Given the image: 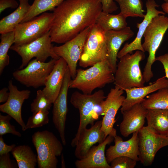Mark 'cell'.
Returning a JSON list of instances; mask_svg holds the SVG:
<instances>
[{"label": "cell", "instance_id": "5b68a950", "mask_svg": "<svg viewBox=\"0 0 168 168\" xmlns=\"http://www.w3.org/2000/svg\"><path fill=\"white\" fill-rule=\"evenodd\" d=\"M168 29V17L160 15L152 19L145 31L142 46L149 54L142 73L145 82H149L153 76L152 66L156 61V53Z\"/></svg>", "mask_w": 168, "mask_h": 168}, {"label": "cell", "instance_id": "74e56055", "mask_svg": "<svg viewBox=\"0 0 168 168\" xmlns=\"http://www.w3.org/2000/svg\"><path fill=\"white\" fill-rule=\"evenodd\" d=\"M19 5L18 3L15 0H0V13L8 8H16Z\"/></svg>", "mask_w": 168, "mask_h": 168}, {"label": "cell", "instance_id": "83f0119b", "mask_svg": "<svg viewBox=\"0 0 168 168\" xmlns=\"http://www.w3.org/2000/svg\"><path fill=\"white\" fill-rule=\"evenodd\" d=\"M64 0H34L21 23L27 21L46 11H53Z\"/></svg>", "mask_w": 168, "mask_h": 168}, {"label": "cell", "instance_id": "8992f818", "mask_svg": "<svg viewBox=\"0 0 168 168\" xmlns=\"http://www.w3.org/2000/svg\"><path fill=\"white\" fill-rule=\"evenodd\" d=\"M37 154L39 168H56L57 157L62 154L63 143L52 132L38 131L32 137Z\"/></svg>", "mask_w": 168, "mask_h": 168}, {"label": "cell", "instance_id": "7a4b0ae2", "mask_svg": "<svg viewBox=\"0 0 168 168\" xmlns=\"http://www.w3.org/2000/svg\"><path fill=\"white\" fill-rule=\"evenodd\" d=\"M106 96L102 90L90 94H85L78 91L73 92L70 102L79 112L80 121L78 128L71 145L75 147L79 136L88 125H93L101 115V104Z\"/></svg>", "mask_w": 168, "mask_h": 168}, {"label": "cell", "instance_id": "277c9868", "mask_svg": "<svg viewBox=\"0 0 168 168\" xmlns=\"http://www.w3.org/2000/svg\"><path fill=\"white\" fill-rule=\"evenodd\" d=\"M145 58L144 52L137 50L132 54H127L120 59L114 74L115 86L125 91L144 86V80L140 66Z\"/></svg>", "mask_w": 168, "mask_h": 168}, {"label": "cell", "instance_id": "e575fe53", "mask_svg": "<svg viewBox=\"0 0 168 168\" xmlns=\"http://www.w3.org/2000/svg\"><path fill=\"white\" fill-rule=\"evenodd\" d=\"M137 161L132 158L125 156L117 157L110 163L111 168H134Z\"/></svg>", "mask_w": 168, "mask_h": 168}, {"label": "cell", "instance_id": "f1b7e54d", "mask_svg": "<svg viewBox=\"0 0 168 168\" xmlns=\"http://www.w3.org/2000/svg\"><path fill=\"white\" fill-rule=\"evenodd\" d=\"M141 103L147 110H168V87L159 90L148 96Z\"/></svg>", "mask_w": 168, "mask_h": 168}, {"label": "cell", "instance_id": "603a6c76", "mask_svg": "<svg viewBox=\"0 0 168 168\" xmlns=\"http://www.w3.org/2000/svg\"><path fill=\"white\" fill-rule=\"evenodd\" d=\"M68 68L65 60L60 58L56 60L52 71L46 79L45 87L42 90L53 104L60 91Z\"/></svg>", "mask_w": 168, "mask_h": 168}, {"label": "cell", "instance_id": "ee69618b", "mask_svg": "<svg viewBox=\"0 0 168 168\" xmlns=\"http://www.w3.org/2000/svg\"><path fill=\"white\" fill-rule=\"evenodd\" d=\"M164 1H165V2H168V0H164Z\"/></svg>", "mask_w": 168, "mask_h": 168}, {"label": "cell", "instance_id": "e0dca14e", "mask_svg": "<svg viewBox=\"0 0 168 168\" xmlns=\"http://www.w3.org/2000/svg\"><path fill=\"white\" fill-rule=\"evenodd\" d=\"M134 34L130 27L119 30H110L105 32L107 52V60L114 74L117 67V58L122 44L132 37Z\"/></svg>", "mask_w": 168, "mask_h": 168}, {"label": "cell", "instance_id": "9c48e42d", "mask_svg": "<svg viewBox=\"0 0 168 168\" xmlns=\"http://www.w3.org/2000/svg\"><path fill=\"white\" fill-rule=\"evenodd\" d=\"M49 31L42 37L28 44L21 45L14 44L10 49L16 52L21 57L22 63L19 69L27 66L35 58L41 62H45L48 58L57 60L60 58L54 52Z\"/></svg>", "mask_w": 168, "mask_h": 168}, {"label": "cell", "instance_id": "6da1fadb", "mask_svg": "<svg viewBox=\"0 0 168 168\" xmlns=\"http://www.w3.org/2000/svg\"><path fill=\"white\" fill-rule=\"evenodd\" d=\"M102 11L100 0H65L53 11L52 42L64 43L95 23Z\"/></svg>", "mask_w": 168, "mask_h": 168}, {"label": "cell", "instance_id": "8fae6325", "mask_svg": "<svg viewBox=\"0 0 168 168\" xmlns=\"http://www.w3.org/2000/svg\"><path fill=\"white\" fill-rule=\"evenodd\" d=\"M139 158L144 166L151 165L157 152L168 146V137L155 132L148 126H143L138 133Z\"/></svg>", "mask_w": 168, "mask_h": 168}, {"label": "cell", "instance_id": "8d00e7d4", "mask_svg": "<svg viewBox=\"0 0 168 168\" xmlns=\"http://www.w3.org/2000/svg\"><path fill=\"white\" fill-rule=\"evenodd\" d=\"M102 4V11L111 13L116 11L118 7L114 0H100Z\"/></svg>", "mask_w": 168, "mask_h": 168}, {"label": "cell", "instance_id": "d4e9b609", "mask_svg": "<svg viewBox=\"0 0 168 168\" xmlns=\"http://www.w3.org/2000/svg\"><path fill=\"white\" fill-rule=\"evenodd\" d=\"M146 119L147 126L157 133L167 136L168 133V110H147Z\"/></svg>", "mask_w": 168, "mask_h": 168}, {"label": "cell", "instance_id": "52a82bcc", "mask_svg": "<svg viewBox=\"0 0 168 168\" xmlns=\"http://www.w3.org/2000/svg\"><path fill=\"white\" fill-rule=\"evenodd\" d=\"M105 31L96 23L91 26L79 65L86 68L107 59Z\"/></svg>", "mask_w": 168, "mask_h": 168}, {"label": "cell", "instance_id": "f6af8a7d", "mask_svg": "<svg viewBox=\"0 0 168 168\" xmlns=\"http://www.w3.org/2000/svg\"><path fill=\"white\" fill-rule=\"evenodd\" d=\"M167 136L168 137V133L167 134Z\"/></svg>", "mask_w": 168, "mask_h": 168}, {"label": "cell", "instance_id": "ba28073f", "mask_svg": "<svg viewBox=\"0 0 168 168\" xmlns=\"http://www.w3.org/2000/svg\"><path fill=\"white\" fill-rule=\"evenodd\" d=\"M53 13L44 12L26 22L19 23L15 31L14 44L21 45L42 37L51 29Z\"/></svg>", "mask_w": 168, "mask_h": 168}, {"label": "cell", "instance_id": "484cf974", "mask_svg": "<svg viewBox=\"0 0 168 168\" xmlns=\"http://www.w3.org/2000/svg\"><path fill=\"white\" fill-rule=\"evenodd\" d=\"M126 18L119 13L113 15L102 11L98 16L95 23L105 32L119 30L127 26Z\"/></svg>", "mask_w": 168, "mask_h": 168}, {"label": "cell", "instance_id": "d6986e66", "mask_svg": "<svg viewBox=\"0 0 168 168\" xmlns=\"http://www.w3.org/2000/svg\"><path fill=\"white\" fill-rule=\"evenodd\" d=\"M147 110L140 103L121 112L123 117L119 126L121 134L127 137L132 133L138 132L144 126Z\"/></svg>", "mask_w": 168, "mask_h": 168}, {"label": "cell", "instance_id": "60d3db41", "mask_svg": "<svg viewBox=\"0 0 168 168\" xmlns=\"http://www.w3.org/2000/svg\"><path fill=\"white\" fill-rule=\"evenodd\" d=\"M9 90L8 88L4 87L1 89L0 91V103L5 102L7 100L9 95V93L8 92Z\"/></svg>", "mask_w": 168, "mask_h": 168}, {"label": "cell", "instance_id": "d590c367", "mask_svg": "<svg viewBox=\"0 0 168 168\" xmlns=\"http://www.w3.org/2000/svg\"><path fill=\"white\" fill-rule=\"evenodd\" d=\"M17 166V164L10 159L9 153L0 155V168H15Z\"/></svg>", "mask_w": 168, "mask_h": 168}, {"label": "cell", "instance_id": "7402d4cb", "mask_svg": "<svg viewBox=\"0 0 168 168\" xmlns=\"http://www.w3.org/2000/svg\"><path fill=\"white\" fill-rule=\"evenodd\" d=\"M168 87V79L165 76L158 78L146 86L134 87L125 90L126 97L120 109L121 112L128 110L136 104L141 103L148 95L163 88Z\"/></svg>", "mask_w": 168, "mask_h": 168}, {"label": "cell", "instance_id": "4316f807", "mask_svg": "<svg viewBox=\"0 0 168 168\" xmlns=\"http://www.w3.org/2000/svg\"><path fill=\"white\" fill-rule=\"evenodd\" d=\"M19 168H35L37 163V155L27 145L16 146L12 151Z\"/></svg>", "mask_w": 168, "mask_h": 168}, {"label": "cell", "instance_id": "30bf717a", "mask_svg": "<svg viewBox=\"0 0 168 168\" xmlns=\"http://www.w3.org/2000/svg\"><path fill=\"white\" fill-rule=\"evenodd\" d=\"M56 60L52 58L47 62H44L34 59L25 68L14 72L13 76L16 80L27 87L36 88L44 86Z\"/></svg>", "mask_w": 168, "mask_h": 168}, {"label": "cell", "instance_id": "3957f363", "mask_svg": "<svg viewBox=\"0 0 168 168\" xmlns=\"http://www.w3.org/2000/svg\"><path fill=\"white\" fill-rule=\"evenodd\" d=\"M114 81V73L107 59L86 69H77L76 76L71 79L69 88L76 89L85 94H90Z\"/></svg>", "mask_w": 168, "mask_h": 168}, {"label": "cell", "instance_id": "4dcf8cb0", "mask_svg": "<svg viewBox=\"0 0 168 168\" xmlns=\"http://www.w3.org/2000/svg\"><path fill=\"white\" fill-rule=\"evenodd\" d=\"M0 43V74L9 63V57L7 54L9 49L14 44L15 31L1 34Z\"/></svg>", "mask_w": 168, "mask_h": 168}, {"label": "cell", "instance_id": "d6a6232c", "mask_svg": "<svg viewBox=\"0 0 168 168\" xmlns=\"http://www.w3.org/2000/svg\"><path fill=\"white\" fill-rule=\"evenodd\" d=\"M49 111H40L33 114L26 124V130L41 127L48 124L49 120Z\"/></svg>", "mask_w": 168, "mask_h": 168}, {"label": "cell", "instance_id": "ffe728a7", "mask_svg": "<svg viewBox=\"0 0 168 168\" xmlns=\"http://www.w3.org/2000/svg\"><path fill=\"white\" fill-rule=\"evenodd\" d=\"M102 120L95 122L89 128L84 129L77 140L74 155L78 159L82 158L91 148L97 143H100L106 138L101 130Z\"/></svg>", "mask_w": 168, "mask_h": 168}, {"label": "cell", "instance_id": "1f68e13d", "mask_svg": "<svg viewBox=\"0 0 168 168\" xmlns=\"http://www.w3.org/2000/svg\"><path fill=\"white\" fill-rule=\"evenodd\" d=\"M52 104L42 90H39L37 91L36 98L30 104L31 111L33 114L40 111H49Z\"/></svg>", "mask_w": 168, "mask_h": 168}, {"label": "cell", "instance_id": "ac0fdd59", "mask_svg": "<svg viewBox=\"0 0 168 168\" xmlns=\"http://www.w3.org/2000/svg\"><path fill=\"white\" fill-rule=\"evenodd\" d=\"M138 132L133 133L132 137L126 141L117 135L114 137V144L106 150L105 156L109 164L115 158L121 156L130 157L137 162L139 158Z\"/></svg>", "mask_w": 168, "mask_h": 168}, {"label": "cell", "instance_id": "f35d334b", "mask_svg": "<svg viewBox=\"0 0 168 168\" xmlns=\"http://www.w3.org/2000/svg\"><path fill=\"white\" fill-rule=\"evenodd\" d=\"M16 146L15 144L9 145L6 144L2 136H0V155L9 153L12 152Z\"/></svg>", "mask_w": 168, "mask_h": 168}, {"label": "cell", "instance_id": "f546056e", "mask_svg": "<svg viewBox=\"0 0 168 168\" xmlns=\"http://www.w3.org/2000/svg\"><path fill=\"white\" fill-rule=\"evenodd\" d=\"M119 4L120 14L126 18L129 17L143 18L145 16L141 0H114Z\"/></svg>", "mask_w": 168, "mask_h": 168}, {"label": "cell", "instance_id": "7c38bea8", "mask_svg": "<svg viewBox=\"0 0 168 168\" xmlns=\"http://www.w3.org/2000/svg\"><path fill=\"white\" fill-rule=\"evenodd\" d=\"M91 26L86 28L75 37L63 44L54 46L55 53L59 58L63 59L66 62L72 79L76 76L77 63L82 53Z\"/></svg>", "mask_w": 168, "mask_h": 168}, {"label": "cell", "instance_id": "cb8c5ba5", "mask_svg": "<svg viewBox=\"0 0 168 168\" xmlns=\"http://www.w3.org/2000/svg\"><path fill=\"white\" fill-rule=\"evenodd\" d=\"M18 7L13 12L0 21L1 34L14 31L17 26L21 23L27 13L31 5L28 0H19Z\"/></svg>", "mask_w": 168, "mask_h": 168}, {"label": "cell", "instance_id": "9a60e30c", "mask_svg": "<svg viewBox=\"0 0 168 168\" xmlns=\"http://www.w3.org/2000/svg\"><path fill=\"white\" fill-rule=\"evenodd\" d=\"M9 95L6 102L0 105V111L14 119L21 126L22 130H26V124L21 115L22 105L29 97L31 92L29 90L20 91L13 84L12 80L8 82Z\"/></svg>", "mask_w": 168, "mask_h": 168}, {"label": "cell", "instance_id": "ab89813d", "mask_svg": "<svg viewBox=\"0 0 168 168\" xmlns=\"http://www.w3.org/2000/svg\"><path fill=\"white\" fill-rule=\"evenodd\" d=\"M156 60L160 62L163 65L165 77L168 79V53L156 57Z\"/></svg>", "mask_w": 168, "mask_h": 168}, {"label": "cell", "instance_id": "7bdbcfd3", "mask_svg": "<svg viewBox=\"0 0 168 168\" xmlns=\"http://www.w3.org/2000/svg\"><path fill=\"white\" fill-rule=\"evenodd\" d=\"M61 167L62 168H65V165L63 154L62 153L61 156Z\"/></svg>", "mask_w": 168, "mask_h": 168}, {"label": "cell", "instance_id": "4fadbf2b", "mask_svg": "<svg viewBox=\"0 0 168 168\" xmlns=\"http://www.w3.org/2000/svg\"><path fill=\"white\" fill-rule=\"evenodd\" d=\"M124 91L115 86L114 88L111 89L101 104V115H103L101 130L105 138L109 135L114 137L117 135L116 130L114 126L116 114L125 97L123 95Z\"/></svg>", "mask_w": 168, "mask_h": 168}, {"label": "cell", "instance_id": "b9f144b4", "mask_svg": "<svg viewBox=\"0 0 168 168\" xmlns=\"http://www.w3.org/2000/svg\"><path fill=\"white\" fill-rule=\"evenodd\" d=\"M163 11L168 15V2H165L161 6Z\"/></svg>", "mask_w": 168, "mask_h": 168}, {"label": "cell", "instance_id": "2e32d148", "mask_svg": "<svg viewBox=\"0 0 168 168\" xmlns=\"http://www.w3.org/2000/svg\"><path fill=\"white\" fill-rule=\"evenodd\" d=\"M159 6L154 0H147L146 2L147 12L143 19L140 23H137L136 27L138 31L136 37L130 43H126L119 52L117 58H120L124 55L131 53L135 50H139L145 52L141 43L145 31L152 19L160 15H165L163 11L158 10L156 7Z\"/></svg>", "mask_w": 168, "mask_h": 168}, {"label": "cell", "instance_id": "836d02e7", "mask_svg": "<svg viewBox=\"0 0 168 168\" xmlns=\"http://www.w3.org/2000/svg\"><path fill=\"white\" fill-rule=\"evenodd\" d=\"M12 118L8 114L3 115L0 114V136L9 133L19 137L21 136V134L16 130L14 126L11 124Z\"/></svg>", "mask_w": 168, "mask_h": 168}, {"label": "cell", "instance_id": "44dd1931", "mask_svg": "<svg viewBox=\"0 0 168 168\" xmlns=\"http://www.w3.org/2000/svg\"><path fill=\"white\" fill-rule=\"evenodd\" d=\"M114 140L111 135L108 136L102 142L92 146L82 159H77L75 163L77 168H111L105 156L106 146Z\"/></svg>", "mask_w": 168, "mask_h": 168}, {"label": "cell", "instance_id": "5bb4252c", "mask_svg": "<svg viewBox=\"0 0 168 168\" xmlns=\"http://www.w3.org/2000/svg\"><path fill=\"white\" fill-rule=\"evenodd\" d=\"M71 77L68 67L63 85L57 98L53 103L52 120L54 125L59 133L63 144L66 145L65 138V123L68 111L67 96Z\"/></svg>", "mask_w": 168, "mask_h": 168}]
</instances>
